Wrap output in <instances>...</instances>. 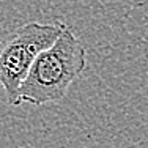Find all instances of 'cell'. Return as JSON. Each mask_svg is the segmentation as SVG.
<instances>
[{"instance_id":"1","label":"cell","mask_w":148,"mask_h":148,"mask_svg":"<svg viewBox=\"0 0 148 148\" xmlns=\"http://www.w3.org/2000/svg\"><path fill=\"white\" fill-rule=\"evenodd\" d=\"M87 68V51L71 27L65 25L51 47L36 57L16 96L14 106L60 103L69 85Z\"/></svg>"},{"instance_id":"2","label":"cell","mask_w":148,"mask_h":148,"mask_svg":"<svg viewBox=\"0 0 148 148\" xmlns=\"http://www.w3.org/2000/svg\"><path fill=\"white\" fill-rule=\"evenodd\" d=\"M66 24L29 22L0 46V85L11 106L36 57L57 41Z\"/></svg>"}]
</instances>
